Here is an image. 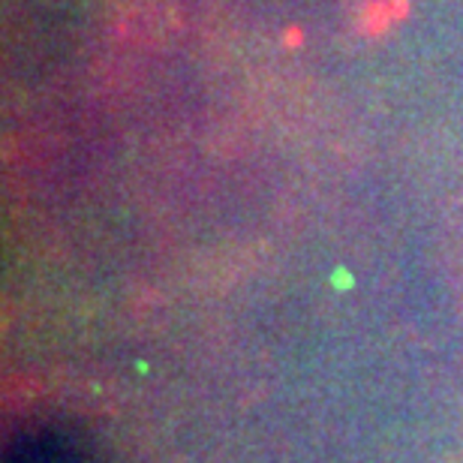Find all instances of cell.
<instances>
[{"mask_svg": "<svg viewBox=\"0 0 463 463\" xmlns=\"http://www.w3.org/2000/svg\"><path fill=\"white\" fill-rule=\"evenodd\" d=\"M4 463H97L79 439L67 433H31L18 437L6 451Z\"/></svg>", "mask_w": 463, "mask_h": 463, "instance_id": "obj_1", "label": "cell"}]
</instances>
